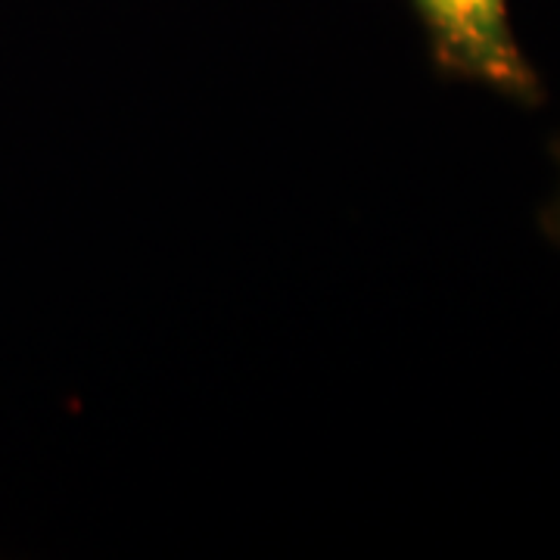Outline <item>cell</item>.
Wrapping results in <instances>:
<instances>
[{
  "label": "cell",
  "instance_id": "1",
  "mask_svg": "<svg viewBox=\"0 0 560 560\" xmlns=\"http://www.w3.org/2000/svg\"><path fill=\"white\" fill-rule=\"evenodd\" d=\"M430 54L445 75L477 81L517 103H539L541 84L514 38L508 0H411Z\"/></svg>",
  "mask_w": 560,
  "mask_h": 560
},
{
  "label": "cell",
  "instance_id": "2",
  "mask_svg": "<svg viewBox=\"0 0 560 560\" xmlns=\"http://www.w3.org/2000/svg\"><path fill=\"white\" fill-rule=\"evenodd\" d=\"M558 160H560V147H558ZM555 228H558V234H560V200H558V212H555Z\"/></svg>",
  "mask_w": 560,
  "mask_h": 560
}]
</instances>
